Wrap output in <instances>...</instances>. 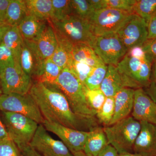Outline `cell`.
<instances>
[{
    "label": "cell",
    "instance_id": "5",
    "mask_svg": "<svg viewBox=\"0 0 156 156\" xmlns=\"http://www.w3.org/2000/svg\"><path fill=\"white\" fill-rule=\"evenodd\" d=\"M2 113L1 119L9 137L15 143L20 151L30 145L38 127V123L17 113L2 112Z\"/></svg>",
    "mask_w": 156,
    "mask_h": 156
},
{
    "label": "cell",
    "instance_id": "20",
    "mask_svg": "<svg viewBox=\"0 0 156 156\" xmlns=\"http://www.w3.org/2000/svg\"><path fill=\"white\" fill-rule=\"evenodd\" d=\"M48 22L28 14L17 27L24 40L34 41L44 31Z\"/></svg>",
    "mask_w": 156,
    "mask_h": 156
},
{
    "label": "cell",
    "instance_id": "25",
    "mask_svg": "<svg viewBox=\"0 0 156 156\" xmlns=\"http://www.w3.org/2000/svg\"><path fill=\"white\" fill-rule=\"evenodd\" d=\"M28 14L43 20L53 18L52 0H25Z\"/></svg>",
    "mask_w": 156,
    "mask_h": 156
},
{
    "label": "cell",
    "instance_id": "1",
    "mask_svg": "<svg viewBox=\"0 0 156 156\" xmlns=\"http://www.w3.org/2000/svg\"><path fill=\"white\" fill-rule=\"evenodd\" d=\"M29 93L46 121L80 131H87L84 129L87 127L93 129L91 127L94 125V121L82 119L76 115L65 95L56 85L36 81Z\"/></svg>",
    "mask_w": 156,
    "mask_h": 156
},
{
    "label": "cell",
    "instance_id": "3",
    "mask_svg": "<svg viewBox=\"0 0 156 156\" xmlns=\"http://www.w3.org/2000/svg\"><path fill=\"white\" fill-rule=\"evenodd\" d=\"M103 129L108 144L114 147L118 154L132 153L140 123L133 117L128 116Z\"/></svg>",
    "mask_w": 156,
    "mask_h": 156
},
{
    "label": "cell",
    "instance_id": "10",
    "mask_svg": "<svg viewBox=\"0 0 156 156\" xmlns=\"http://www.w3.org/2000/svg\"><path fill=\"white\" fill-rule=\"evenodd\" d=\"M43 125L48 131L58 136L74 156L84 154V146L90 131H80L44 120Z\"/></svg>",
    "mask_w": 156,
    "mask_h": 156
},
{
    "label": "cell",
    "instance_id": "30",
    "mask_svg": "<svg viewBox=\"0 0 156 156\" xmlns=\"http://www.w3.org/2000/svg\"><path fill=\"white\" fill-rule=\"evenodd\" d=\"M73 14L87 20H89L95 9L89 0H70Z\"/></svg>",
    "mask_w": 156,
    "mask_h": 156
},
{
    "label": "cell",
    "instance_id": "44",
    "mask_svg": "<svg viewBox=\"0 0 156 156\" xmlns=\"http://www.w3.org/2000/svg\"><path fill=\"white\" fill-rule=\"evenodd\" d=\"M11 26L6 22L0 23V45L2 43L3 39Z\"/></svg>",
    "mask_w": 156,
    "mask_h": 156
},
{
    "label": "cell",
    "instance_id": "13",
    "mask_svg": "<svg viewBox=\"0 0 156 156\" xmlns=\"http://www.w3.org/2000/svg\"><path fill=\"white\" fill-rule=\"evenodd\" d=\"M117 34L128 50L142 46L147 40V25L145 20L134 14Z\"/></svg>",
    "mask_w": 156,
    "mask_h": 156
},
{
    "label": "cell",
    "instance_id": "47",
    "mask_svg": "<svg viewBox=\"0 0 156 156\" xmlns=\"http://www.w3.org/2000/svg\"><path fill=\"white\" fill-rule=\"evenodd\" d=\"M117 156H142L138 154L131 152H124L122 153L118 154Z\"/></svg>",
    "mask_w": 156,
    "mask_h": 156
},
{
    "label": "cell",
    "instance_id": "17",
    "mask_svg": "<svg viewBox=\"0 0 156 156\" xmlns=\"http://www.w3.org/2000/svg\"><path fill=\"white\" fill-rule=\"evenodd\" d=\"M27 41L39 58L44 62L48 58H51L57 46L56 33L50 20L44 31L37 40Z\"/></svg>",
    "mask_w": 156,
    "mask_h": 156
},
{
    "label": "cell",
    "instance_id": "42",
    "mask_svg": "<svg viewBox=\"0 0 156 156\" xmlns=\"http://www.w3.org/2000/svg\"><path fill=\"white\" fill-rule=\"evenodd\" d=\"M144 91L156 103V83L151 82L150 84L146 87Z\"/></svg>",
    "mask_w": 156,
    "mask_h": 156
},
{
    "label": "cell",
    "instance_id": "16",
    "mask_svg": "<svg viewBox=\"0 0 156 156\" xmlns=\"http://www.w3.org/2000/svg\"><path fill=\"white\" fill-rule=\"evenodd\" d=\"M140 123L133 152L142 156H156V126L146 122Z\"/></svg>",
    "mask_w": 156,
    "mask_h": 156
},
{
    "label": "cell",
    "instance_id": "6",
    "mask_svg": "<svg viewBox=\"0 0 156 156\" xmlns=\"http://www.w3.org/2000/svg\"><path fill=\"white\" fill-rule=\"evenodd\" d=\"M134 13L105 8L95 11L89 20L95 36L116 34Z\"/></svg>",
    "mask_w": 156,
    "mask_h": 156
},
{
    "label": "cell",
    "instance_id": "2",
    "mask_svg": "<svg viewBox=\"0 0 156 156\" xmlns=\"http://www.w3.org/2000/svg\"><path fill=\"white\" fill-rule=\"evenodd\" d=\"M56 85L65 95L76 115L82 119L94 121L96 112L87 101L83 84L69 69L62 70Z\"/></svg>",
    "mask_w": 156,
    "mask_h": 156
},
{
    "label": "cell",
    "instance_id": "40",
    "mask_svg": "<svg viewBox=\"0 0 156 156\" xmlns=\"http://www.w3.org/2000/svg\"><path fill=\"white\" fill-rule=\"evenodd\" d=\"M11 0H0V23L5 22L6 11Z\"/></svg>",
    "mask_w": 156,
    "mask_h": 156
},
{
    "label": "cell",
    "instance_id": "22",
    "mask_svg": "<svg viewBox=\"0 0 156 156\" xmlns=\"http://www.w3.org/2000/svg\"><path fill=\"white\" fill-rule=\"evenodd\" d=\"M108 144L103 128L96 127L90 130L83 152L86 156H98Z\"/></svg>",
    "mask_w": 156,
    "mask_h": 156
},
{
    "label": "cell",
    "instance_id": "4",
    "mask_svg": "<svg viewBox=\"0 0 156 156\" xmlns=\"http://www.w3.org/2000/svg\"><path fill=\"white\" fill-rule=\"evenodd\" d=\"M50 21L54 30L74 44H85L92 48L96 36L89 20L72 14L62 20Z\"/></svg>",
    "mask_w": 156,
    "mask_h": 156
},
{
    "label": "cell",
    "instance_id": "38",
    "mask_svg": "<svg viewBox=\"0 0 156 156\" xmlns=\"http://www.w3.org/2000/svg\"><path fill=\"white\" fill-rule=\"evenodd\" d=\"M143 48L148 58L153 63L156 61V38L148 39L143 45Z\"/></svg>",
    "mask_w": 156,
    "mask_h": 156
},
{
    "label": "cell",
    "instance_id": "14",
    "mask_svg": "<svg viewBox=\"0 0 156 156\" xmlns=\"http://www.w3.org/2000/svg\"><path fill=\"white\" fill-rule=\"evenodd\" d=\"M139 86L131 79L119 72L116 66H108L105 77L100 89L106 97H114L119 91L124 88L136 89Z\"/></svg>",
    "mask_w": 156,
    "mask_h": 156
},
{
    "label": "cell",
    "instance_id": "8",
    "mask_svg": "<svg viewBox=\"0 0 156 156\" xmlns=\"http://www.w3.org/2000/svg\"><path fill=\"white\" fill-rule=\"evenodd\" d=\"M153 63L146 56L136 57L126 53L117 65L119 72L131 79L140 88L150 84Z\"/></svg>",
    "mask_w": 156,
    "mask_h": 156
},
{
    "label": "cell",
    "instance_id": "24",
    "mask_svg": "<svg viewBox=\"0 0 156 156\" xmlns=\"http://www.w3.org/2000/svg\"><path fill=\"white\" fill-rule=\"evenodd\" d=\"M72 57L74 60L95 67L105 64L90 46L85 44H75L73 46Z\"/></svg>",
    "mask_w": 156,
    "mask_h": 156
},
{
    "label": "cell",
    "instance_id": "21",
    "mask_svg": "<svg viewBox=\"0 0 156 156\" xmlns=\"http://www.w3.org/2000/svg\"><path fill=\"white\" fill-rule=\"evenodd\" d=\"M54 31L57 38V46L50 58L62 70L69 69L73 60L72 51L74 44L56 31Z\"/></svg>",
    "mask_w": 156,
    "mask_h": 156
},
{
    "label": "cell",
    "instance_id": "31",
    "mask_svg": "<svg viewBox=\"0 0 156 156\" xmlns=\"http://www.w3.org/2000/svg\"><path fill=\"white\" fill-rule=\"evenodd\" d=\"M115 112L114 97H106L102 107L96 113V117L100 122L109 126L113 118Z\"/></svg>",
    "mask_w": 156,
    "mask_h": 156
},
{
    "label": "cell",
    "instance_id": "9",
    "mask_svg": "<svg viewBox=\"0 0 156 156\" xmlns=\"http://www.w3.org/2000/svg\"><path fill=\"white\" fill-rule=\"evenodd\" d=\"M92 48L108 66H117L128 51L117 34L96 37Z\"/></svg>",
    "mask_w": 156,
    "mask_h": 156
},
{
    "label": "cell",
    "instance_id": "18",
    "mask_svg": "<svg viewBox=\"0 0 156 156\" xmlns=\"http://www.w3.org/2000/svg\"><path fill=\"white\" fill-rule=\"evenodd\" d=\"M26 40H24L20 56V65L22 70L32 78L36 79L41 73L44 64Z\"/></svg>",
    "mask_w": 156,
    "mask_h": 156
},
{
    "label": "cell",
    "instance_id": "35",
    "mask_svg": "<svg viewBox=\"0 0 156 156\" xmlns=\"http://www.w3.org/2000/svg\"><path fill=\"white\" fill-rule=\"evenodd\" d=\"M136 1V0H103V9L109 8L134 13V6Z\"/></svg>",
    "mask_w": 156,
    "mask_h": 156
},
{
    "label": "cell",
    "instance_id": "45",
    "mask_svg": "<svg viewBox=\"0 0 156 156\" xmlns=\"http://www.w3.org/2000/svg\"><path fill=\"white\" fill-rule=\"evenodd\" d=\"M9 139H10L9 134L0 117V142Z\"/></svg>",
    "mask_w": 156,
    "mask_h": 156
},
{
    "label": "cell",
    "instance_id": "11",
    "mask_svg": "<svg viewBox=\"0 0 156 156\" xmlns=\"http://www.w3.org/2000/svg\"><path fill=\"white\" fill-rule=\"evenodd\" d=\"M0 82L3 94L21 95L28 93L34 83L32 78L15 66L0 69Z\"/></svg>",
    "mask_w": 156,
    "mask_h": 156
},
{
    "label": "cell",
    "instance_id": "37",
    "mask_svg": "<svg viewBox=\"0 0 156 156\" xmlns=\"http://www.w3.org/2000/svg\"><path fill=\"white\" fill-rule=\"evenodd\" d=\"M15 66L11 51L3 43L0 45V69L9 66Z\"/></svg>",
    "mask_w": 156,
    "mask_h": 156
},
{
    "label": "cell",
    "instance_id": "46",
    "mask_svg": "<svg viewBox=\"0 0 156 156\" xmlns=\"http://www.w3.org/2000/svg\"><path fill=\"white\" fill-rule=\"evenodd\" d=\"M153 64V66L152 67L151 81L156 83V61L154 62Z\"/></svg>",
    "mask_w": 156,
    "mask_h": 156
},
{
    "label": "cell",
    "instance_id": "27",
    "mask_svg": "<svg viewBox=\"0 0 156 156\" xmlns=\"http://www.w3.org/2000/svg\"><path fill=\"white\" fill-rule=\"evenodd\" d=\"M62 69L51 58L45 60L41 73L36 81L50 85H56Z\"/></svg>",
    "mask_w": 156,
    "mask_h": 156
},
{
    "label": "cell",
    "instance_id": "7",
    "mask_svg": "<svg viewBox=\"0 0 156 156\" xmlns=\"http://www.w3.org/2000/svg\"><path fill=\"white\" fill-rule=\"evenodd\" d=\"M0 110L2 112L24 115L34 120L39 125L43 124L44 121L38 107L29 93L24 95L2 94L0 95Z\"/></svg>",
    "mask_w": 156,
    "mask_h": 156
},
{
    "label": "cell",
    "instance_id": "33",
    "mask_svg": "<svg viewBox=\"0 0 156 156\" xmlns=\"http://www.w3.org/2000/svg\"><path fill=\"white\" fill-rule=\"evenodd\" d=\"M84 88L88 103L97 113L103 105L106 99V96L100 89L90 90L85 87Z\"/></svg>",
    "mask_w": 156,
    "mask_h": 156
},
{
    "label": "cell",
    "instance_id": "36",
    "mask_svg": "<svg viewBox=\"0 0 156 156\" xmlns=\"http://www.w3.org/2000/svg\"><path fill=\"white\" fill-rule=\"evenodd\" d=\"M0 156H20V151L11 139L0 142Z\"/></svg>",
    "mask_w": 156,
    "mask_h": 156
},
{
    "label": "cell",
    "instance_id": "26",
    "mask_svg": "<svg viewBox=\"0 0 156 156\" xmlns=\"http://www.w3.org/2000/svg\"><path fill=\"white\" fill-rule=\"evenodd\" d=\"M28 14L25 0H11L6 11L5 22L11 27L18 26Z\"/></svg>",
    "mask_w": 156,
    "mask_h": 156
},
{
    "label": "cell",
    "instance_id": "39",
    "mask_svg": "<svg viewBox=\"0 0 156 156\" xmlns=\"http://www.w3.org/2000/svg\"><path fill=\"white\" fill-rule=\"evenodd\" d=\"M147 25V40L156 38V15L149 20Z\"/></svg>",
    "mask_w": 156,
    "mask_h": 156
},
{
    "label": "cell",
    "instance_id": "23",
    "mask_svg": "<svg viewBox=\"0 0 156 156\" xmlns=\"http://www.w3.org/2000/svg\"><path fill=\"white\" fill-rule=\"evenodd\" d=\"M2 43L11 51L15 62V66L19 69H22L20 65V56L24 39L18 27H11L5 35Z\"/></svg>",
    "mask_w": 156,
    "mask_h": 156
},
{
    "label": "cell",
    "instance_id": "32",
    "mask_svg": "<svg viewBox=\"0 0 156 156\" xmlns=\"http://www.w3.org/2000/svg\"><path fill=\"white\" fill-rule=\"evenodd\" d=\"M53 18L50 20H59L73 14L70 0H52Z\"/></svg>",
    "mask_w": 156,
    "mask_h": 156
},
{
    "label": "cell",
    "instance_id": "29",
    "mask_svg": "<svg viewBox=\"0 0 156 156\" xmlns=\"http://www.w3.org/2000/svg\"><path fill=\"white\" fill-rule=\"evenodd\" d=\"M107 69L108 65L105 64L93 68L92 72L85 81L84 87L90 90L100 89Z\"/></svg>",
    "mask_w": 156,
    "mask_h": 156
},
{
    "label": "cell",
    "instance_id": "15",
    "mask_svg": "<svg viewBox=\"0 0 156 156\" xmlns=\"http://www.w3.org/2000/svg\"><path fill=\"white\" fill-rule=\"evenodd\" d=\"M131 115L140 122H147L156 126V103L142 88L134 91Z\"/></svg>",
    "mask_w": 156,
    "mask_h": 156
},
{
    "label": "cell",
    "instance_id": "19",
    "mask_svg": "<svg viewBox=\"0 0 156 156\" xmlns=\"http://www.w3.org/2000/svg\"><path fill=\"white\" fill-rule=\"evenodd\" d=\"M134 91L131 88H124L115 95L114 115L109 126L129 116L134 105Z\"/></svg>",
    "mask_w": 156,
    "mask_h": 156
},
{
    "label": "cell",
    "instance_id": "41",
    "mask_svg": "<svg viewBox=\"0 0 156 156\" xmlns=\"http://www.w3.org/2000/svg\"><path fill=\"white\" fill-rule=\"evenodd\" d=\"M21 156H44L29 145L20 151Z\"/></svg>",
    "mask_w": 156,
    "mask_h": 156
},
{
    "label": "cell",
    "instance_id": "48",
    "mask_svg": "<svg viewBox=\"0 0 156 156\" xmlns=\"http://www.w3.org/2000/svg\"><path fill=\"white\" fill-rule=\"evenodd\" d=\"M3 94L2 91V88H1V82H0V95Z\"/></svg>",
    "mask_w": 156,
    "mask_h": 156
},
{
    "label": "cell",
    "instance_id": "28",
    "mask_svg": "<svg viewBox=\"0 0 156 156\" xmlns=\"http://www.w3.org/2000/svg\"><path fill=\"white\" fill-rule=\"evenodd\" d=\"M134 13L145 20L147 23L156 15V0H136Z\"/></svg>",
    "mask_w": 156,
    "mask_h": 156
},
{
    "label": "cell",
    "instance_id": "43",
    "mask_svg": "<svg viewBox=\"0 0 156 156\" xmlns=\"http://www.w3.org/2000/svg\"><path fill=\"white\" fill-rule=\"evenodd\" d=\"M118 152L112 146L108 144L100 153L98 156H117Z\"/></svg>",
    "mask_w": 156,
    "mask_h": 156
},
{
    "label": "cell",
    "instance_id": "34",
    "mask_svg": "<svg viewBox=\"0 0 156 156\" xmlns=\"http://www.w3.org/2000/svg\"><path fill=\"white\" fill-rule=\"evenodd\" d=\"M93 68V67L73 59L69 69L76 76L84 87L85 81L92 72Z\"/></svg>",
    "mask_w": 156,
    "mask_h": 156
},
{
    "label": "cell",
    "instance_id": "12",
    "mask_svg": "<svg viewBox=\"0 0 156 156\" xmlns=\"http://www.w3.org/2000/svg\"><path fill=\"white\" fill-rule=\"evenodd\" d=\"M44 156H74L61 140L53 138L43 124H40L30 144Z\"/></svg>",
    "mask_w": 156,
    "mask_h": 156
}]
</instances>
